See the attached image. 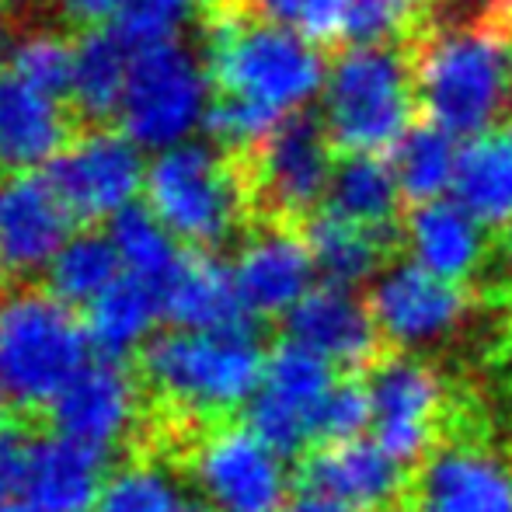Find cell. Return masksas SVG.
<instances>
[{
  "instance_id": "30bf717a",
  "label": "cell",
  "mask_w": 512,
  "mask_h": 512,
  "mask_svg": "<svg viewBox=\"0 0 512 512\" xmlns=\"http://www.w3.org/2000/svg\"><path fill=\"white\" fill-rule=\"evenodd\" d=\"M189 481L203 512H283L286 457L248 422H216L189 450Z\"/></svg>"
},
{
  "instance_id": "836d02e7",
  "label": "cell",
  "mask_w": 512,
  "mask_h": 512,
  "mask_svg": "<svg viewBox=\"0 0 512 512\" xmlns=\"http://www.w3.org/2000/svg\"><path fill=\"white\" fill-rule=\"evenodd\" d=\"M223 0H129L122 18L115 21V32L136 49L157 46V42L175 39L178 25L199 11H213Z\"/></svg>"
},
{
  "instance_id": "7dc6e473",
  "label": "cell",
  "mask_w": 512,
  "mask_h": 512,
  "mask_svg": "<svg viewBox=\"0 0 512 512\" xmlns=\"http://www.w3.org/2000/svg\"><path fill=\"white\" fill-rule=\"evenodd\" d=\"M415 7H432V4H439V0H411Z\"/></svg>"
},
{
  "instance_id": "e0dca14e",
  "label": "cell",
  "mask_w": 512,
  "mask_h": 512,
  "mask_svg": "<svg viewBox=\"0 0 512 512\" xmlns=\"http://www.w3.org/2000/svg\"><path fill=\"white\" fill-rule=\"evenodd\" d=\"M230 269L251 317H290L317 276L307 234L279 220L248 230Z\"/></svg>"
},
{
  "instance_id": "83f0119b",
  "label": "cell",
  "mask_w": 512,
  "mask_h": 512,
  "mask_svg": "<svg viewBox=\"0 0 512 512\" xmlns=\"http://www.w3.org/2000/svg\"><path fill=\"white\" fill-rule=\"evenodd\" d=\"M401 199H405V192H401L391 161L373 154H352L335 168L328 209L342 220L394 237Z\"/></svg>"
},
{
  "instance_id": "d590c367",
  "label": "cell",
  "mask_w": 512,
  "mask_h": 512,
  "mask_svg": "<svg viewBox=\"0 0 512 512\" xmlns=\"http://www.w3.org/2000/svg\"><path fill=\"white\" fill-rule=\"evenodd\" d=\"M286 119L255 108L248 102H237V98H216L213 112H209L206 133L213 136L216 147L223 150H251L255 154Z\"/></svg>"
},
{
  "instance_id": "e575fe53",
  "label": "cell",
  "mask_w": 512,
  "mask_h": 512,
  "mask_svg": "<svg viewBox=\"0 0 512 512\" xmlns=\"http://www.w3.org/2000/svg\"><path fill=\"white\" fill-rule=\"evenodd\" d=\"M251 4L262 18L304 35L314 46H328L345 35L349 0H251Z\"/></svg>"
},
{
  "instance_id": "8d00e7d4",
  "label": "cell",
  "mask_w": 512,
  "mask_h": 512,
  "mask_svg": "<svg viewBox=\"0 0 512 512\" xmlns=\"http://www.w3.org/2000/svg\"><path fill=\"white\" fill-rule=\"evenodd\" d=\"M373 425V405H370V387L366 377L345 373L338 377L335 391H331L328 405L321 411V425H317V443H345V439H359ZM310 446V450H314Z\"/></svg>"
},
{
  "instance_id": "52a82bcc",
  "label": "cell",
  "mask_w": 512,
  "mask_h": 512,
  "mask_svg": "<svg viewBox=\"0 0 512 512\" xmlns=\"http://www.w3.org/2000/svg\"><path fill=\"white\" fill-rule=\"evenodd\" d=\"M213 91L206 56L185 42L136 49L119 105L122 133L154 154L196 140L213 112Z\"/></svg>"
},
{
  "instance_id": "d4e9b609",
  "label": "cell",
  "mask_w": 512,
  "mask_h": 512,
  "mask_svg": "<svg viewBox=\"0 0 512 512\" xmlns=\"http://www.w3.org/2000/svg\"><path fill=\"white\" fill-rule=\"evenodd\" d=\"M161 317L164 310L154 286L122 276L88 307L84 324H88L91 349L102 352L105 359H126L154 342V328Z\"/></svg>"
},
{
  "instance_id": "f1b7e54d",
  "label": "cell",
  "mask_w": 512,
  "mask_h": 512,
  "mask_svg": "<svg viewBox=\"0 0 512 512\" xmlns=\"http://www.w3.org/2000/svg\"><path fill=\"white\" fill-rule=\"evenodd\" d=\"M95 512H203L189 474L161 457H136L108 471Z\"/></svg>"
},
{
  "instance_id": "bcb514c9",
  "label": "cell",
  "mask_w": 512,
  "mask_h": 512,
  "mask_svg": "<svg viewBox=\"0 0 512 512\" xmlns=\"http://www.w3.org/2000/svg\"><path fill=\"white\" fill-rule=\"evenodd\" d=\"M502 28H506V32L512 35V7H509V11H506V18H502Z\"/></svg>"
},
{
  "instance_id": "603a6c76",
  "label": "cell",
  "mask_w": 512,
  "mask_h": 512,
  "mask_svg": "<svg viewBox=\"0 0 512 512\" xmlns=\"http://www.w3.org/2000/svg\"><path fill=\"white\" fill-rule=\"evenodd\" d=\"M405 241L411 262L453 283L478 276L488 258L485 227L457 199L418 203L405 216Z\"/></svg>"
},
{
  "instance_id": "b9f144b4",
  "label": "cell",
  "mask_w": 512,
  "mask_h": 512,
  "mask_svg": "<svg viewBox=\"0 0 512 512\" xmlns=\"http://www.w3.org/2000/svg\"><path fill=\"white\" fill-rule=\"evenodd\" d=\"M283 512H349V509H342L331 499H321V495L300 492L297 499H290V506H286Z\"/></svg>"
},
{
  "instance_id": "681fc988",
  "label": "cell",
  "mask_w": 512,
  "mask_h": 512,
  "mask_svg": "<svg viewBox=\"0 0 512 512\" xmlns=\"http://www.w3.org/2000/svg\"><path fill=\"white\" fill-rule=\"evenodd\" d=\"M401 512H408V509H401Z\"/></svg>"
},
{
  "instance_id": "2e32d148",
  "label": "cell",
  "mask_w": 512,
  "mask_h": 512,
  "mask_svg": "<svg viewBox=\"0 0 512 512\" xmlns=\"http://www.w3.org/2000/svg\"><path fill=\"white\" fill-rule=\"evenodd\" d=\"M143 398L133 373L122 359H91L49 405V418L60 436L88 446V450L115 453L140 429Z\"/></svg>"
},
{
  "instance_id": "f35d334b",
  "label": "cell",
  "mask_w": 512,
  "mask_h": 512,
  "mask_svg": "<svg viewBox=\"0 0 512 512\" xmlns=\"http://www.w3.org/2000/svg\"><path fill=\"white\" fill-rule=\"evenodd\" d=\"M56 14L70 25H84V28H102L108 21H119L122 11L129 7V0H49Z\"/></svg>"
},
{
  "instance_id": "6da1fadb",
  "label": "cell",
  "mask_w": 512,
  "mask_h": 512,
  "mask_svg": "<svg viewBox=\"0 0 512 512\" xmlns=\"http://www.w3.org/2000/svg\"><path fill=\"white\" fill-rule=\"evenodd\" d=\"M408 56L418 108L446 133L474 140L512 105V35L499 21L446 14L418 32Z\"/></svg>"
},
{
  "instance_id": "5b68a950",
  "label": "cell",
  "mask_w": 512,
  "mask_h": 512,
  "mask_svg": "<svg viewBox=\"0 0 512 512\" xmlns=\"http://www.w3.org/2000/svg\"><path fill=\"white\" fill-rule=\"evenodd\" d=\"M91 363L88 324L53 290L0 293V387L21 408H49Z\"/></svg>"
},
{
  "instance_id": "d6a6232c",
  "label": "cell",
  "mask_w": 512,
  "mask_h": 512,
  "mask_svg": "<svg viewBox=\"0 0 512 512\" xmlns=\"http://www.w3.org/2000/svg\"><path fill=\"white\" fill-rule=\"evenodd\" d=\"M70 67H74V42L53 28H28L11 39L7 49V74L49 95H67Z\"/></svg>"
},
{
  "instance_id": "7a4b0ae2",
  "label": "cell",
  "mask_w": 512,
  "mask_h": 512,
  "mask_svg": "<svg viewBox=\"0 0 512 512\" xmlns=\"http://www.w3.org/2000/svg\"><path fill=\"white\" fill-rule=\"evenodd\" d=\"M203 56L220 98H237L279 119L304 115L328 81V63L314 42L241 7L209 18Z\"/></svg>"
},
{
  "instance_id": "74e56055",
  "label": "cell",
  "mask_w": 512,
  "mask_h": 512,
  "mask_svg": "<svg viewBox=\"0 0 512 512\" xmlns=\"http://www.w3.org/2000/svg\"><path fill=\"white\" fill-rule=\"evenodd\" d=\"M415 11L411 0H349L345 39L352 46H391L408 32Z\"/></svg>"
},
{
  "instance_id": "7402d4cb",
  "label": "cell",
  "mask_w": 512,
  "mask_h": 512,
  "mask_svg": "<svg viewBox=\"0 0 512 512\" xmlns=\"http://www.w3.org/2000/svg\"><path fill=\"white\" fill-rule=\"evenodd\" d=\"M171 328H241L251 324L234 269L209 251H185L168 283L157 290Z\"/></svg>"
},
{
  "instance_id": "f6af8a7d",
  "label": "cell",
  "mask_w": 512,
  "mask_h": 512,
  "mask_svg": "<svg viewBox=\"0 0 512 512\" xmlns=\"http://www.w3.org/2000/svg\"><path fill=\"white\" fill-rule=\"evenodd\" d=\"M11 49V21H7V7L0 4V53Z\"/></svg>"
},
{
  "instance_id": "277c9868",
  "label": "cell",
  "mask_w": 512,
  "mask_h": 512,
  "mask_svg": "<svg viewBox=\"0 0 512 512\" xmlns=\"http://www.w3.org/2000/svg\"><path fill=\"white\" fill-rule=\"evenodd\" d=\"M251 199L248 175L216 143L189 140L150 157L143 206L189 251H213L234 241Z\"/></svg>"
},
{
  "instance_id": "ba28073f",
  "label": "cell",
  "mask_w": 512,
  "mask_h": 512,
  "mask_svg": "<svg viewBox=\"0 0 512 512\" xmlns=\"http://www.w3.org/2000/svg\"><path fill=\"white\" fill-rule=\"evenodd\" d=\"M408 512H512V446L457 401L436 450L411 471Z\"/></svg>"
},
{
  "instance_id": "cb8c5ba5",
  "label": "cell",
  "mask_w": 512,
  "mask_h": 512,
  "mask_svg": "<svg viewBox=\"0 0 512 512\" xmlns=\"http://www.w3.org/2000/svg\"><path fill=\"white\" fill-rule=\"evenodd\" d=\"M457 203L492 230H512V122L474 136L460 150Z\"/></svg>"
},
{
  "instance_id": "4dcf8cb0",
  "label": "cell",
  "mask_w": 512,
  "mask_h": 512,
  "mask_svg": "<svg viewBox=\"0 0 512 512\" xmlns=\"http://www.w3.org/2000/svg\"><path fill=\"white\" fill-rule=\"evenodd\" d=\"M460 150L457 136L446 133L436 122L425 126H411L405 140L394 147V175L401 182V192L411 203H432L443 199L446 189H453L460 168Z\"/></svg>"
},
{
  "instance_id": "4316f807",
  "label": "cell",
  "mask_w": 512,
  "mask_h": 512,
  "mask_svg": "<svg viewBox=\"0 0 512 512\" xmlns=\"http://www.w3.org/2000/svg\"><path fill=\"white\" fill-rule=\"evenodd\" d=\"M307 244L314 255L317 276L331 286H349L356 290L359 283L384 272V258L391 251L394 237L366 230L352 220H342L331 209L314 213L307 223Z\"/></svg>"
},
{
  "instance_id": "44dd1931",
  "label": "cell",
  "mask_w": 512,
  "mask_h": 512,
  "mask_svg": "<svg viewBox=\"0 0 512 512\" xmlns=\"http://www.w3.org/2000/svg\"><path fill=\"white\" fill-rule=\"evenodd\" d=\"M70 143V119L60 95H49L18 77H0V168L35 175Z\"/></svg>"
},
{
  "instance_id": "c3c4849f",
  "label": "cell",
  "mask_w": 512,
  "mask_h": 512,
  "mask_svg": "<svg viewBox=\"0 0 512 512\" xmlns=\"http://www.w3.org/2000/svg\"><path fill=\"white\" fill-rule=\"evenodd\" d=\"M4 401H7V394H4V387H0V411H4Z\"/></svg>"
},
{
  "instance_id": "f546056e",
  "label": "cell",
  "mask_w": 512,
  "mask_h": 512,
  "mask_svg": "<svg viewBox=\"0 0 512 512\" xmlns=\"http://www.w3.org/2000/svg\"><path fill=\"white\" fill-rule=\"evenodd\" d=\"M122 276L126 272H122V262L115 255L112 237L98 234V230H74V237L63 244L60 255L49 265L46 290H53L70 307L88 310Z\"/></svg>"
},
{
  "instance_id": "8992f818",
  "label": "cell",
  "mask_w": 512,
  "mask_h": 512,
  "mask_svg": "<svg viewBox=\"0 0 512 512\" xmlns=\"http://www.w3.org/2000/svg\"><path fill=\"white\" fill-rule=\"evenodd\" d=\"M411 56L394 46H352L335 56L321 91L324 133L345 154H387L415 115Z\"/></svg>"
},
{
  "instance_id": "484cf974",
  "label": "cell",
  "mask_w": 512,
  "mask_h": 512,
  "mask_svg": "<svg viewBox=\"0 0 512 512\" xmlns=\"http://www.w3.org/2000/svg\"><path fill=\"white\" fill-rule=\"evenodd\" d=\"M133 46L115 28H91L84 39L74 42V67H70L67 98L88 119L119 115L126 95Z\"/></svg>"
},
{
  "instance_id": "9a60e30c",
  "label": "cell",
  "mask_w": 512,
  "mask_h": 512,
  "mask_svg": "<svg viewBox=\"0 0 512 512\" xmlns=\"http://www.w3.org/2000/svg\"><path fill=\"white\" fill-rule=\"evenodd\" d=\"M297 481L304 492L338 502L349 512H401L408 506L411 471L377 439L359 436L307 450Z\"/></svg>"
},
{
  "instance_id": "d6986e66",
  "label": "cell",
  "mask_w": 512,
  "mask_h": 512,
  "mask_svg": "<svg viewBox=\"0 0 512 512\" xmlns=\"http://www.w3.org/2000/svg\"><path fill=\"white\" fill-rule=\"evenodd\" d=\"M286 331L293 342L307 345L331 366H338L342 373H356V377L384 356L380 352L384 338L370 314V304L359 300L349 286H314L286 317Z\"/></svg>"
},
{
  "instance_id": "8fae6325",
  "label": "cell",
  "mask_w": 512,
  "mask_h": 512,
  "mask_svg": "<svg viewBox=\"0 0 512 512\" xmlns=\"http://www.w3.org/2000/svg\"><path fill=\"white\" fill-rule=\"evenodd\" d=\"M147 150L122 129H84L49 164V182L77 223H112L147 189Z\"/></svg>"
},
{
  "instance_id": "1f68e13d",
  "label": "cell",
  "mask_w": 512,
  "mask_h": 512,
  "mask_svg": "<svg viewBox=\"0 0 512 512\" xmlns=\"http://www.w3.org/2000/svg\"><path fill=\"white\" fill-rule=\"evenodd\" d=\"M108 237L115 244V255L122 262V272L140 283L161 290L168 276L178 269L185 255V244L150 213L147 206H133L108 223Z\"/></svg>"
},
{
  "instance_id": "4fadbf2b",
  "label": "cell",
  "mask_w": 512,
  "mask_h": 512,
  "mask_svg": "<svg viewBox=\"0 0 512 512\" xmlns=\"http://www.w3.org/2000/svg\"><path fill=\"white\" fill-rule=\"evenodd\" d=\"M370 314L391 349L422 352L460 335L471 317V293L453 279L422 269L418 262H394L373 279Z\"/></svg>"
},
{
  "instance_id": "ab89813d",
  "label": "cell",
  "mask_w": 512,
  "mask_h": 512,
  "mask_svg": "<svg viewBox=\"0 0 512 512\" xmlns=\"http://www.w3.org/2000/svg\"><path fill=\"white\" fill-rule=\"evenodd\" d=\"M509 7H512V0H453L450 14H457V18H474V21H499L502 25Z\"/></svg>"
},
{
  "instance_id": "9c48e42d",
  "label": "cell",
  "mask_w": 512,
  "mask_h": 512,
  "mask_svg": "<svg viewBox=\"0 0 512 512\" xmlns=\"http://www.w3.org/2000/svg\"><path fill=\"white\" fill-rule=\"evenodd\" d=\"M366 387L373 405V439L401 467L415 471L443 439L460 398L432 359L401 349L384 352L366 370Z\"/></svg>"
},
{
  "instance_id": "7c38bea8",
  "label": "cell",
  "mask_w": 512,
  "mask_h": 512,
  "mask_svg": "<svg viewBox=\"0 0 512 512\" xmlns=\"http://www.w3.org/2000/svg\"><path fill=\"white\" fill-rule=\"evenodd\" d=\"M335 384V366L328 359L286 338L265 359L258 391L251 405L244 408L248 425L265 443L276 446L283 457L307 453L317 443L321 411L328 405Z\"/></svg>"
},
{
  "instance_id": "60d3db41",
  "label": "cell",
  "mask_w": 512,
  "mask_h": 512,
  "mask_svg": "<svg viewBox=\"0 0 512 512\" xmlns=\"http://www.w3.org/2000/svg\"><path fill=\"white\" fill-rule=\"evenodd\" d=\"M18 457H21V439L0 429V495L14 492V474H18Z\"/></svg>"
},
{
  "instance_id": "3957f363",
  "label": "cell",
  "mask_w": 512,
  "mask_h": 512,
  "mask_svg": "<svg viewBox=\"0 0 512 512\" xmlns=\"http://www.w3.org/2000/svg\"><path fill=\"white\" fill-rule=\"evenodd\" d=\"M265 359L255 328H171L143 349V384L182 422H230L251 405Z\"/></svg>"
},
{
  "instance_id": "ac0fdd59",
  "label": "cell",
  "mask_w": 512,
  "mask_h": 512,
  "mask_svg": "<svg viewBox=\"0 0 512 512\" xmlns=\"http://www.w3.org/2000/svg\"><path fill=\"white\" fill-rule=\"evenodd\" d=\"M74 223L49 178L11 175L0 182V272L18 279L46 276L74 237Z\"/></svg>"
},
{
  "instance_id": "ffe728a7",
  "label": "cell",
  "mask_w": 512,
  "mask_h": 512,
  "mask_svg": "<svg viewBox=\"0 0 512 512\" xmlns=\"http://www.w3.org/2000/svg\"><path fill=\"white\" fill-rule=\"evenodd\" d=\"M105 478L102 453L53 432L21 443L11 495L39 512H95Z\"/></svg>"
},
{
  "instance_id": "5bb4252c",
  "label": "cell",
  "mask_w": 512,
  "mask_h": 512,
  "mask_svg": "<svg viewBox=\"0 0 512 512\" xmlns=\"http://www.w3.org/2000/svg\"><path fill=\"white\" fill-rule=\"evenodd\" d=\"M331 147L321 122L307 115H290L262 147L255 150L248 182L251 196L262 203L272 220L293 223L314 213L321 203H328L331 178Z\"/></svg>"
},
{
  "instance_id": "7bdbcfd3",
  "label": "cell",
  "mask_w": 512,
  "mask_h": 512,
  "mask_svg": "<svg viewBox=\"0 0 512 512\" xmlns=\"http://www.w3.org/2000/svg\"><path fill=\"white\" fill-rule=\"evenodd\" d=\"M499 269H502V279H506V290L512 297V230H506V237H502V244H499Z\"/></svg>"
},
{
  "instance_id": "ee69618b",
  "label": "cell",
  "mask_w": 512,
  "mask_h": 512,
  "mask_svg": "<svg viewBox=\"0 0 512 512\" xmlns=\"http://www.w3.org/2000/svg\"><path fill=\"white\" fill-rule=\"evenodd\" d=\"M0 512H39L35 506H28L18 495H0Z\"/></svg>"
}]
</instances>
